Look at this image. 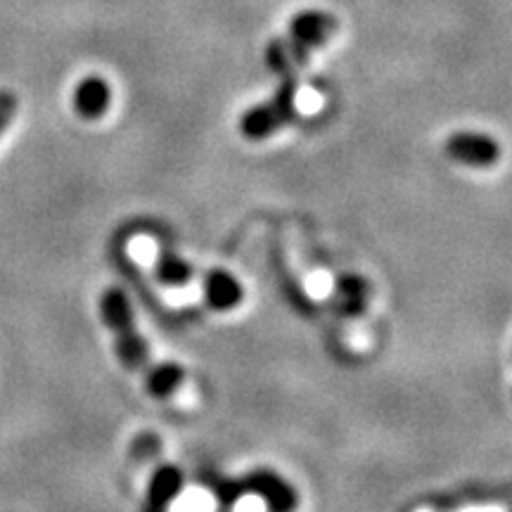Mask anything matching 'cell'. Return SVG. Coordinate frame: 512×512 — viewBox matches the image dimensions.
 Returning a JSON list of instances; mask_svg holds the SVG:
<instances>
[{"mask_svg": "<svg viewBox=\"0 0 512 512\" xmlns=\"http://www.w3.org/2000/svg\"><path fill=\"white\" fill-rule=\"evenodd\" d=\"M17 107H19L17 95L3 88V91H0V136H3L5 128L12 124V119H15Z\"/></svg>", "mask_w": 512, "mask_h": 512, "instance_id": "cell-11", "label": "cell"}, {"mask_svg": "<svg viewBox=\"0 0 512 512\" xmlns=\"http://www.w3.org/2000/svg\"><path fill=\"white\" fill-rule=\"evenodd\" d=\"M444 152L451 162L470 166V169H489L501 159V145L494 138L475 131L451 133L444 143Z\"/></svg>", "mask_w": 512, "mask_h": 512, "instance_id": "cell-4", "label": "cell"}, {"mask_svg": "<svg viewBox=\"0 0 512 512\" xmlns=\"http://www.w3.org/2000/svg\"><path fill=\"white\" fill-rule=\"evenodd\" d=\"M242 491H249L266 503L268 512H294L299 496L294 486L273 470H256L242 479Z\"/></svg>", "mask_w": 512, "mask_h": 512, "instance_id": "cell-5", "label": "cell"}, {"mask_svg": "<svg viewBox=\"0 0 512 512\" xmlns=\"http://www.w3.org/2000/svg\"><path fill=\"white\" fill-rule=\"evenodd\" d=\"M100 316L102 323L114 337V349H117L119 361L124 368L133 373H145L147 366L152 363L150 349H147L145 337L138 332L136 316H133L131 302H128L126 292L119 287H110L100 297Z\"/></svg>", "mask_w": 512, "mask_h": 512, "instance_id": "cell-2", "label": "cell"}, {"mask_svg": "<svg viewBox=\"0 0 512 512\" xmlns=\"http://www.w3.org/2000/svg\"><path fill=\"white\" fill-rule=\"evenodd\" d=\"M337 19L325 10H302L292 17L285 34L275 36L264 50L266 67L280 76H292L309 57L335 36Z\"/></svg>", "mask_w": 512, "mask_h": 512, "instance_id": "cell-1", "label": "cell"}, {"mask_svg": "<svg viewBox=\"0 0 512 512\" xmlns=\"http://www.w3.org/2000/svg\"><path fill=\"white\" fill-rule=\"evenodd\" d=\"M155 275L159 283L166 287H185L195 275V268L178 254L169 252V249H159L155 259Z\"/></svg>", "mask_w": 512, "mask_h": 512, "instance_id": "cell-10", "label": "cell"}, {"mask_svg": "<svg viewBox=\"0 0 512 512\" xmlns=\"http://www.w3.org/2000/svg\"><path fill=\"white\" fill-rule=\"evenodd\" d=\"M297 79L294 76H285V81L280 83L278 91L271 98L259 102V105L247 110L240 117V133L245 140L259 143L275 136L280 128H285L290 121L297 117Z\"/></svg>", "mask_w": 512, "mask_h": 512, "instance_id": "cell-3", "label": "cell"}, {"mask_svg": "<svg viewBox=\"0 0 512 512\" xmlns=\"http://www.w3.org/2000/svg\"><path fill=\"white\" fill-rule=\"evenodd\" d=\"M202 297L209 309L214 311H233L238 309L245 299V290H242L240 280L233 273L214 268L204 275L202 280Z\"/></svg>", "mask_w": 512, "mask_h": 512, "instance_id": "cell-6", "label": "cell"}, {"mask_svg": "<svg viewBox=\"0 0 512 512\" xmlns=\"http://www.w3.org/2000/svg\"><path fill=\"white\" fill-rule=\"evenodd\" d=\"M185 382V370L174 361L150 363L145 370V389L155 399H169Z\"/></svg>", "mask_w": 512, "mask_h": 512, "instance_id": "cell-9", "label": "cell"}, {"mask_svg": "<svg viewBox=\"0 0 512 512\" xmlns=\"http://www.w3.org/2000/svg\"><path fill=\"white\" fill-rule=\"evenodd\" d=\"M74 112L81 119L95 121L105 117V112L112 105V88L110 83L100 76H86L79 86L74 88Z\"/></svg>", "mask_w": 512, "mask_h": 512, "instance_id": "cell-7", "label": "cell"}, {"mask_svg": "<svg viewBox=\"0 0 512 512\" xmlns=\"http://www.w3.org/2000/svg\"><path fill=\"white\" fill-rule=\"evenodd\" d=\"M183 486V472L176 465H162L157 467L155 475L147 486V498L143 505V512H169L171 503L181 494Z\"/></svg>", "mask_w": 512, "mask_h": 512, "instance_id": "cell-8", "label": "cell"}]
</instances>
